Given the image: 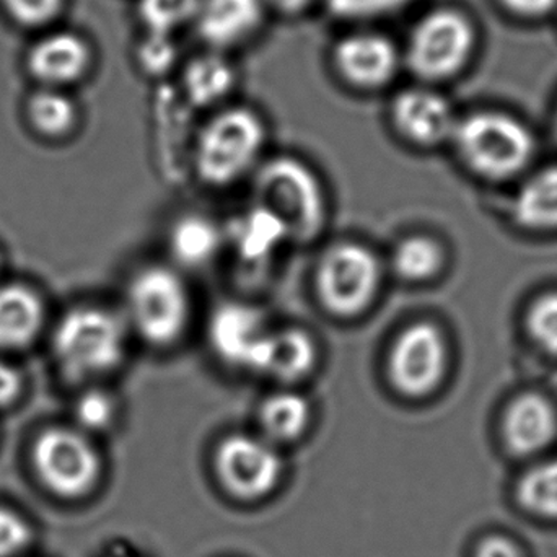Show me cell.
I'll use <instances>...</instances> for the list:
<instances>
[{"instance_id":"10","label":"cell","mask_w":557,"mask_h":557,"mask_svg":"<svg viewBox=\"0 0 557 557\" xmlns=\"http://www.w3.org/2000/svg\"><path fill=\"white\" fill-rule=\"evenodd\" d=\"M273 324L258 305L227 300L209 314L206 337L215 359L228 369L253 375L258 356Z\"/></svg>"},{"instance_id":"12","label":"cell","mask_w":557,"mask_h":557,"mask_svg":"<svg viewBox=\"0 0 557 557\" xmlns=\"http://www.w3.org/2000/svg\"><path fill=\"white\" fill-rule=\"evenodd\" d=\"M321 346L313 331L300 324L271 327L258 356L253 375L274 386L298 388L317 373Z\"/></svg>"},{"instance_id":"13","label":"cell","mask_w":557,"mask_h":557,"mask_svg":"<svg viewBox=\"0 0 557 557\" xmlns=\"http://www.w3.org/2000/svg\"><path fill=\"white\" fill-rule=\"evenodd\" d=\"M393 123L409 143L434 147L451 140L458 121L450 103L431 90L403 91L393 104Z\"/></svg>"},{"instance_id":"36","label":"cell","mask_w":557,"mask_h":557,"mask_svg":"<svg viewBox=\"0 0 557 557\" xmlns=\"http://www.w3.org/2000/svg\"><path fill=\"white\" fill-rule=\"evenodd\" d=\"M507 7L522 15H543L555 7L556 0H504Z\"/></svg>"},{"instance_id":"20","label":"cell","mask_w":557,"mask_h":557,"mask_svg":"<svg viewBox=\"0 0 557 557\" xmlns=\"http://www.w3.org/2000/svg\"><path fill=\"white\" fill-rule=\"evenodd\" d=\"M45 320L41 298L23 285L0 287V349H20L38 336Z\"/></svg>"},{"instance_id":"5","label":"cell","mask_w":557,"mask_h":557,"mask_svg":"<svg viewBox=\"0 0 557 557\" xmlns=\"http://www.w3.org/2000/svg\"><path fill=\"white\" fill-rule=\"evenodd\" d=\"M267 129L257 113L231 108L212 117L196 143V176L208 188L228 189L250 182L261 163Z\"/></svg>"},{"instance_id":"35","label":"cell","mask_w":557,"mask_h":557,"mask_svg":"<svg viewBox=\"0 0 557 557\" xmlns=\"http://www.w3.org/2000/svg\"><path fill=\"white\" fill-rule=\"evenodd\" d=\"M22 389L20 373L9 363L0 360V406L15 401Z\"/></svg>"},{"instance_id":"31","label":"cell","mask_w":557,"mask_h":557,"mask_svg":"<svg viewBox=\"0 0 557 557\" xmlns=\"http://www.w3.org/2000/svg\"><path fill=\"white\" fill-rule=\"evenodd\" d=\"M2 5L20 25L41 26L58 16L64 0H2Z\"/></svg>"},{"instance_id":"24","label":"cell","mask_w":557,"mask_h":557,"mask_svg":"<svg viewBox=\"0 0 557 557\" xmlns=\"http://www.w3.org/2000/svg\"><path fill=\"white\" fill-rule=\"evenodd\" d=\"M234 84L231 65L218 55H202L189 64L185 75L188 97L196 104H211L221 100Z\"/></svg>"},{"instance_id":"28","label":"cell","mask_w":557,"mask_h":557,"mask_svg":"<svg viewBox=\"0 0 557 557\" xmlns=\"http://www.w3.org/2000/svg\"><path fill=\"white\" fill-rule=\"evenodd\" d=\"M199 0H140V15L150 32L166 33L198 12Z\"/></svg>"},{"instance_id":"19","label":"cell","mask_w":557,"mask_h":557,"mask_svg":"<svg viewBox=\"0 0 557 557\" xmlns=\"http://www.w3.org/2000/svg\"><path fill=\"white\" fill-rule=\"evenodd\" d=\"M90 62L84 39L74 33H54L29 49L26 65L29 74L46 85L77 81Z\"/></svg>"},{"instance_id":"37","label":"cell","mask_w":557,"mask_h":557,"mask_svg":"<svg viewBox=\"0 0 557 557\" xmlns=\"http://www.w3.org/2000/svg\"><path fill=\"white\" fill-rule=\"evenodd\" d=\"M282 12H298L304 9L310 0H271Z\"/></svg>"},{"instance_id":"9","label":"cell","mask_w":557,"mask_h":557,"mask_svg":"<svg viewBox=\"0 0 557 557\" xmlns=\"http://www.w3.org/2000/svg\"><path fill=\"white\" fill-rule=\"evenodd\" d=\"M212 465L221 486L240 500L270 496L284 474L281 448L258 432H232L222 437Z\"/></svg>"},{"instance_id":"11","label":"cell","mask_w":557,"mask_h":557,"mask_svg":"<svg viewBox=\"0 0 557 557\" xmlns=\"http://www.w3.org/2000/svg\"><path fill=\"white\" fill-rule=\"evenodd\" d=\"M473 46L470 22L460 13L438 10L425 16L412 32L409 64L422 77H448L468 61Z\"/></svg>"},{"instance_id":"21","label":"cell","mask_w":557,"mask_h":557,"mask_svg":"<svg viewBox=\"0 0 557 557\" xmlns=\"http://www.w3.org/2000/svg\"><path fill=\"white\" fill-rule=\"evenodd\" d=\"M261 18V0H202L198 7L199 32L215 46L245 38Z\"/></svg>"},{"instance_id":"34","label":"cell","mask_w":557,"mask_h":557,"mask_svg":"<svg viewBox=\"0 0 557 557\" xmlns=\"http://www.w3.org/2000/svg\"><path fill=\"white\" fill-rule=\"evenodd\" d=\"M474 557H523L519 546L504 536H490L478 546Z\"/></svg>"},{"instance_id":"14","label":"cell","mask_w":557,"mask_h":557,"mask_svg":"<svg viewBox=\"0 0 557 557\" xmlns=\"http://www.w3.org/2000/svg\"><path fill=\"white\" fill-rule=\"evenodd\" d=\"M287 245H292L290 238L281 222L257 205L225 227V251L245 270H264Z\"/></svg>"},{"instance_id":"17","label":"cell","mask_w":557,"mask_h":557,"mask_svg":"<svg viewBox=\"0 0 557 557\" xmlns=\"http://www.w3.org/2000/svg\"><path fill=\"white\" fill-rule=\"evenodd\" d=\"M314 406L300 388L274 386L257 408V431L277 448L297 444L310 432Z\"/></svg>"},{"instance_id":"18","label":"cell","mask_w":557,"mask_h":557,"mask_svg":"<svg viewBox=\"0 0 557 557\" xmlns=\"http://www.w3.org/2000/svg\"><path fill=\"white\" fill-rule=\"evenodd\" d=\"M336 64L354 84L376 87L395 74L396 51L383 36L360 33L337 45Z\"/></svg>"},{"instance_id":"1","label":"cell","mask_w":557,"mask_h":557,"mask_svg":"<svg viewBox=\"0 0 557 557\" xmlns=\"http://www.w3.org/2000/svg\"><path fill=\"white\" fill-rule=\"evenodd\" d=\"M121 313L131 336L150 349H173L186 339L195 321L191 285L173 264H144L127 281Z\"/></svg>"},{"instance_id":"15","label":"cell","mask_w":557,"mask_h":557,"mask_svg":"<svg viewBox=\"0 0 557 557\" xmlns=\"http://www.w3.org/2000/svg\"><path fill=\"white\" fill-rule=\"evenodd\" d=\"M504 441L517 457H535L555 442V406L539 393H525L513 399L504 416Z\"/></svg>"},{"instance_id":"32","label":"cell","mask_w":557,"mask_h":557,"mask_svg":"<svg viewBox=\"0 0 557 557\" xmlns=\"http://www.w3.org/2000/svg\"><path fill=\"white\" fill-rule=\"evenodd\" d=\"M175 45L166 33L150 32L139 49L140 64L156 74L166 71L175 61Z\"/></svg>"},{"instance_id":"2","label":"cell","mask_w":557,"mask_h":557,"mask_svg":"<svg viewBox=\"0 0 557 557\" xmlns=\"http://www.w3.org/2000/svg\"><path fill=\"white\" fill-rule=\"evenodd\" d=\"M251 205L281 222L292 245L318 240L330 221V198L321 176L292 156L264 159L250 180Z\"/></svg>"},{"instance_id":"38","label":"cell","mask_w":557,"mask_h":557,"mask_svg":"<svg viewBox=\"0 0 557 557\" xmlns=\"http://www.w3.org/2000/svg\"><path fill=\"white\" fill-rule=\"evenodd\" d=\"M108 557H136V556L124 555V553H116V555L108 556Z\"/></svg>"},{"instance_id":"29","label":"cell","mask_w":557,"mask_h":557,"mask_svg":"<svg viewBox=\"0 0 557 557\" xmlns=\"http://www.w3.org/2000/svg\"><path fill=\"white\" fill-rule=\"evenodd\" d=\"M527 327L545 352L557 356V292H548L533 301L527 313Z\"/></svg>"},{"instance_id":"23","label":"cell","mask_w":557,"mask_h":557,"mask_svg":"<svg viewBox=\"0 0 557 557\" xmlns=\"http://www.w3.org/2000/svg\"><path fill=\"white\" fill-rule=\"evenodd\" d=\"M386 271L406 284H424L441 274L445 264L442 245L429 235H408L396 242L385 260Z\"/></svg>"},{"instance_id":"8","label":"cell","mask_w":557,"mask_h":557,"mask_svg":"<svg viewBox=\"0 0 557 557\" xmlns=\"http://www.w3.org/2000/svg\"><path fill=\"white\" fill-rule=\"evenodd\" d=\"M447 370V337L434 321L406 324L386 349V380L393 392L403 398H428L442 385Z\"/></svg>"},{"instance_id":"6","label":"cell","mask_w":557,"mask_h":557,"mask_svg":"<svg viewBox=\"0 0 557 557\" xmlns=\"http://www.w3.org/2000/svg\"><path fill=\"white\" fill-rule=\"evenodd\" d=\"M451 140L474 173L494 182L516 178L535 156V139L529 127L496 111L470 114L458 121Z\"/></svg>"},{"instance_id":"7","label":"cell","mask_w":557,"mask_h":557,"mask_svg":"<svg viewBox=\"0 0 557 557\" xmlns=\"http://www.w3.org/2000/svg\"><path fill=\"white\" fill-rule=\"evenodd\" d=\"M32 467L39 484L62 500L90 496L103 474V460L90 435L69 428L46 429L36 437Z\"/></svg>"},{"instance_id":"22","label":"cell","mask_w":557,"mask_h":557,"mask_svg":"<svg viewBox=\"0 0 557 557\" xmlns=\"http://www.w3.org/2000/svg\"><path fill=\"white\" fill-rule=\"evenodd\" d=\"M512 215L529 231H557V165L540 170L520 186Z\"/></svg>"},{"instance_id":"30","label":"cell","mask_w":557,"mask_h":557,"mask_svg":"<svg viewBox=\"0 0 557 557\" xmlns=\"http://www.w3.org/2000/svg\"><path fill=\"white\" fill-rule=\"evenodd\" d=\"M35 529L12 507L0 504V557H20L32 548Z\"/></svg>"},{"instance_id":"25","label":"cell","mask_w":557,"mask_h":557,"mask_svg":"<svg viewBox=\"0 0 557 557\" xmlns=\"http://www.w3.org/2000/svg\"><path fill=\"white\" fill-rule=\"evenodd\" d=\"M517 497L529 512L557 520V458L530 468L520 480Z\"/></svg>"},{"instance_id":"27","label":"cell","mask_w":557,"mask_h":557,"mask_svg":"<svg viewBox=\"0 0 557 557\" xmlns=\"http://www.w3.org/2000/svg\"><path fill=\"white\" fill-rule=\"evenodd\" d=\"M120 401L113 393L100 386L85 389L75 401L74 418L78 431L85 434H103L117 424Z\"/></svg>"},{"instance_id":"33","label":"cell","mask_w":557,"mask_h":557,"mask_svg":"<svg viewBox=\"0 0 557 557\" xmlns=\"http://www.w3.org/2000/svg\"><path fill=\"white\" fill-rule=\"evenodd\" d=\"M409 0H327L330 9L339 16L363 18V16L382 15L399 9Z\"/></svg>"},{"instance_id":"3","label":"cell","mask_w":557,"mask_h":557,"mask_svg":"<svg viewBox=\"0 0 557 557\" xmlns=\"http://www.w3.org/2000/svg\"><path fill=\"white\" fill-rule=\"evenodd\" d=\"M131 339L121 311L82 305L59 321L52 349L65 379L95 382L113 375L124 366Z\"/></svg>"},{"instance_id":"16","label":"cell","mask_w":557,"mask_h":557,"mask_svg":"<svg viewBox=\"0 0 557 557\" xmlns=\"http://www.w3.org/2000/svg\"><path fill=\"white\" fill-rule=\"evenodd\" d=\"M166 247L169 263L183 273L205 270L225 253V227L211 215L186 212L170 225Z\"/></svg>"},{"instance_id":"26","label":"cell","mask_w":557,"mask_h":557,"mask_svg":"<svg viewBox=\"0 0 557 557\" xmlns=\"http://www.w3.org/2000/svg\"><path fill=\"white\" fill-rule=\"evenodd\" d=\"M26 113L36 131L51 137L69 133L77 116L74 103L65 95L54 90L33 94Z\"/></svg>"},{"instance_id":"4","label":"cell","mask_w":557,"mask_h":557,"mask_svg":"<svg viewBox=\"0 0 557 557\" xmlns=\"http://www.w3.org/2000/svg\"><path fill=\"white\" fill-rule=\"evenodd\" d=\"M385 258L370 245L354 238L327 245L313 270V294L324 313L334 320L366 317L385 287Z\"/></svg>"}]
</instances>
